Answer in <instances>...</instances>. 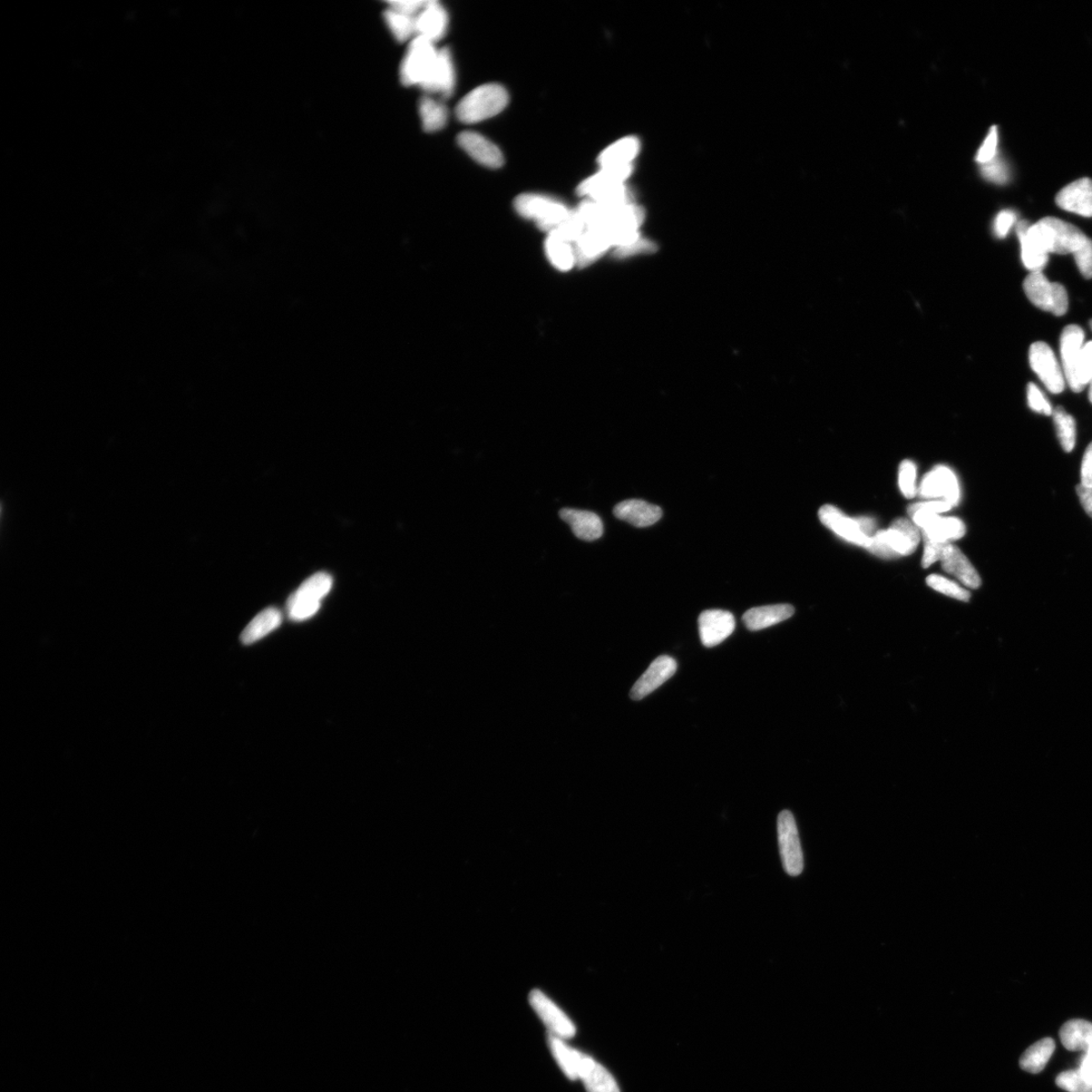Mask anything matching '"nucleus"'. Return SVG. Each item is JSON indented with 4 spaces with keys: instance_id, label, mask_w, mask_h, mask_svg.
Masks as SVG:
<instances>
[{
    "instance_id": "obj_28",
    "label": "nucleus",
    "mask_w": 1092,
    "mask_h": 1092,
    "mask_svg": "<svg viewBox=\"0 0 1092 1092\" xmlns=\"http://www.w3.org/2000/svg\"><path fill=\"white\" fill-rule=\"evenodd\" d=\"M282 621L281 613L277 608L263 610L253 619L241 635L244 645H251L265 638L272 630L277 629Z\"/></svg>"
},
{
    "instance_id": "obj_24",
    "label": "nucleus",
    "mask_w": 1092,
    "mask_h": 1092,
    "mask_svg": "<svg viewBox=\"0 0 1092 1092\" xmlns=\"http://www.w3.org/2000/svg\"><path fill=\"white\" fill-rule=\"evenodd\" d=\"M793 614V606H788V604H778V606L749 609L745 613L743 620L748 630L758 631L792 618Z\"/></svg>"
},
{
    "instance_id": "obj_42",
    "label": "nucleus",
    "mask_w": 1092,
    "mask_h": 1092,
    "mask_svg": "<svg viewBox=\"0 0 1092 1092\" xmlns=\"http://www.w3.org/2000/svg\"><path fill=\"white\" fill-rule=\"evenodd\" d=\"M981 172L984 179L999 184L1007 182L1009 180L1007 165L999 159H994L988 164H984Z\"/></svg>"
},
{
    "instance_id": "obj_20",
    "label": "nucleus",
    "mask_w": 1092,
    "mask_h": 1092,
    "mask_svg": "<svg viewBox=\"0 0 1092 1092\" xmlns=\"http://www.w3.org/2000/svg\"><path fill=\"white\" fill-rule=\"evenodd\" d=\"M455 86V70L452 53L447 48L438 52L434 70L422 89L428 93H438L444 97L453 93Z\"/></svg>"
},
{
    "instance_id": "obj_49",
    "label": "nucleus",
    "mask_w": 1092,
    "mask_h": 1092,
    "mask_svg": "<svg viewBox=\"0 0 1092 1092\" xmlns=\"http://www.w3.org/2000/svg\"><path fill=\"white\" fill-rule=\"evenodd\" d=\"M1077 495L1082 507H1084L1086 512L1092 519V487H1087L1079 485L1077 486Z\"/></svg>"
},
{
    "instance_id": "obj_19",
    "label": "nucleus",
    "mask_w": 1092,
    "mask_h": 1092,
    "mask_svg": "<svg viewBox=\"0 0 1092 1092\" xmlns=\"http://www.w3.org/2000/svg\"><path fill=\"white\" fill-rule=\"evenodd\" d=\"M448 16L444 7L437 2H427L426 5L416 16L417 36L423 37L434 43L440 41L447 31Z\"/></svg>"
},
{
    "instance_id": "obj_40",
    "label": "nucleus",
    "mask_w": 1092,
    "mask_h": 1092,
    "mask_svg": "<svg viewBox=\"0 0 1092 1092\" xmlns=\"http://www.w3.org/2000/svg\"><path fill=\"white\" fill-rule=\"evenodd\" d=\"M999 145V131L998 126H992L986 140L981 145L980 149L977 154V161L980 164H988L996 159Z\"/></svg>"
},
{
    "instance_id": "obj_3",
    "label": "nucleus",
    "mask_w": 1092,
    "mask_h": 1092,
    "mask_svg": "<svg viewBox=\"0 0 1092 1092\" xmlns=\"http://www.w3.org/2000/svg\"><path fill=\"white\" fill-rule=\"evenodd\" d=\"M508 103L509 94L502 85L484 84L458 103L456 116L464 124L480 123L500 114Z\"/></svg>"
},
{
    "instance_id": "obj_5",
    "label": "nucleus",
    "mask_w": 1092,
    "mask_h": 1092,
    "mask_svg": "<svg viewBox=\"0 0 1092 1092\" xmlns=\"http://www.w3.org/2000/svg\"><path fill=\"white\" fill-rule=\"evenodd\" d=\"M819 520L847 542L866 548L875 535L876 522L869 517L851 519L833 505H824L818 511Z\"/></svg>"
},
{
    "instance_id": "obj_15",
    "label": "nucleus",
    "mask_w": 1092,
    "mask_h": 1092,
    "mask_svg": "<svg viewBox=\"0 0 1092 1092\" xmlns=\"http://www.w3.org/2000/svg\"><path fill=\"white\" fill-rule=\"evenodd\" d=\"M1084 343L1085 333L1079 326L1070 325L1063 330L1060 340L1063 373L1074 392L1076 388V367Z\"/></svg>"
},
{
    "instance_id": "obj_7",
    "label": "nucleus",
    "mask_w": 1092,
    "mask_h": 1092,
    "mask_svg": "<svg viewBox=\"0 0 1092 1092\" xmlns=\"http://www.w3.org/2000/svg\"><path fill=\"white\" fill-rule=\"evenodd\" d=\"M1023 289L1036 307L1055 316L1066 314L1068 295L1065 288L1058 282L1049 281L1043 272H1031L1023 281Z\"/></svg>"
},
{
    "instance_id": "obj_44",
    "label": "nucleus",
    "mask_w": 1092,
    "mask_h": 1092,
    "mask_svg": "<svg viewBox=\"0 0 1092 1092\" xmlns=\"http://www.w3.org/2000/svg\"><path fill=\"white\" fill-rule=\"evenodd\" d=\"M1018 216L1015 212L1011 210L1001 211L998 214L996 222H994V233H996V235L999 238L1007 237L1011 227L1015 225Z\"/></svg>"
},
{
    "instance_id": "obj_35",
    "label": "nucleus",
    "mask_w": 1092,
    "mask_h": 1092,
    "mask_svg": "<svg viewBox=\"0 0 1092 1092\" xmlns=\"http://www.w3.org/2000/svg\"><path fill=\"white\" fill-rule=\"evenodd\" d=\"M387 25L399 42L407 41L416 34V16L396 11L391 7L385 13Z\"/></svg>"
},
{
    "instance_id": "obj_51",
    "label": "nucleus",
    "mask_w": 1092,
    "mask_h": 1092,
    "mask_svg": "<svg viewBox=\"0 0 1092 1092\" xmlns=\"http://www.w3.org/2000/svg\"><path fill=\"white\" fill-rule=\"evenodd\" d=\"M1090 384H1091V386H1090V389H1089V399H1090V402L1092 403V380H1091Z\"/></svg>"
},
{
    "instance_id": "obj_52",
    "label": "nucleus",
    "mask_w": 1092,
    "mask_h": 1092,
    "mask_svg": "<svg viewBox=\"0 0 1092 1092\" xmlns=\"http://www.w3.org/2000/svg\"><path fill=\"white\" fill-rule=\"evenodd\" d=\"M1090 327H1091V329H1092V320L1090 321Z\"/></svg>"
},
{
    "instance_id": "obj_8",
    "label": "nucleus",
    "mask_w": 1092,
    "mask_h": 1092,
    "mask_svg": "<svg viewBox=\"0 0 1092 1092\" xmlns=\"http://www.w3.org/2000/svg\"><path fill=\"white\" fill-rule=\"evenodd\" d=\"M778 838L784 870L790 876L801 875L804 868L803 853L795 818L789 811L779 814Z\"/></svg>"
},
{
    "instance_id": "obj_23",
    "label": "nucleus",
    "mask_w": 1092,
    "mask_h": 1092,
    "mask_svg": "<svg viewBox=\"0 0 1092 1092\" xmlns=\"http://www.w3.org/2000/svg\"><path fill=\"white\" fill-rule=\"evenodd\" d=\"M640 148L635 136H628L609 146L599 156L601 169L632 167Z\"/></svg>"
},
{
    "instance_id": "obj_33",
    "label": "nucleus",
    "mask_w": 1092,
    "mask_h": 1092,
    "mask_svg": "<svg viewBox=\"0 0 1092 1092\" xmlns=\"http://www.w3.org/2000/svg\"><path fill=\"white\" fill-rule=\"evenodd\" d=\"M423 128L427 132H437L444 128L448 120L446 107L431 97L425 96L419 105Z\"/></svg>"
},
{
    "instance_id": "obj_45",
    "label": "nucleus",
    "mask_w": 1092,
    "mask_h": 1092,
    "mask_svg": "<svg viewBox=\"0 0 1092 1092\" xmlns=\"http://www.w3.org/2000/svg\"><path fill=\"white\" fill-rule=\"evenodd\" d=\"M951 508H953V507L948 502L942 500H931L928 502H920L911 505L909 507V515L915 512L941 514L944 512H948Z\"/></svg>"
},
{
    "instance_id": "obj_25",
    "label": "nucleus",
    "mask_w": 1092,
    "mask_h": 1092,
    "mask_svg": "<svg viewBox=\"0 0 1092 1092\" xmlns=\"http://www.w3.org/2000/svg\"><path fill=\"white\" fill-rule=\"evenodd\" d=\"M579 1079L588 1092H620L610 1072L586 1054L583 1058Z\"/></svg>"
},
{
    "instance_id": "obj_43",
    "label": "nucleus",
    "mask_w": 1092,
    "mask_h": 1092,
    "mask_svg": "<svg viewBox=\"0 0 1092 1092\" xmlns=\"http://www.w3.org/2000/svg\"><path fill=\"white\" fill-rule=\"evenodd\" d=\"M1074 256L1081 275L1092 278V240L1088 238Z\"/></svg>"
},
{
    "instance_id": "obj_2",
    "label": "nucleus",
    "mask_w": 1092,
    "mask_h": 1092,
    "mask_svg": "<svg viewBox=\"0 0 1092 1092\" xmlns=\"http://www.w3.org/2000/svg\"><path fill=\"white\" fill-rule=\"evenodd\" d=\"M921 541V530L912 521L899 519L886 530L877 531L866 550L881 559H896L913 553Z\"/></svg>"
},
{
    "instance_id": "obj_34",
    "label": "nucleus",
    "mask_w": 1092,
    "mask_h": 1092,
    "mask_svg": "<svg viewBox=\"0 0 1092 1092\" xmlns=\"http://www.w3.org/2000/svg\"><path fill=\"white\" fill-rule=\"evenodd\" d=\"M1057 436L1063 450L1066 453L1074 451L1076 441V425L1074 417L1065 409L1058 407L1053 411Z\"/></svg>"
},
{
    "instance_id": "obj_1",
    "label": "nucleus",
    "mask_w": 1092,
    "mask_h": 1092,
    "mask_svg": "<svg viewBox=\"0 0 1092 1092\" xmlns=\"http://www.w3.org/2000/svg\"><path fill=\"white\" fill-rule=\"evenodd\" d=\"M1026 233L1032 246L1048 256L1049 253L1075 255L1088 239L1077 227L1052 217L1042 219L1033 225L1030 223Z\"/></svg>"
},
{
    "instance_id": "obj_36",
    "label": "nucleus",
    "mask_w": 1092,
    "mask_h": 1092,
    "mask_svg": "<svg viewBox=\"0 0 1092 1092\" xmlns=\"http://www.w3.org/2000/svg\"><path fill=\"white\" fill-rule=\"evenodd\" d=\"M1056 1085L1067 1092H1092V1075L1080 1068L1062 1072L1056 1078Z\"/></svg>"
},
{
    "instance_id": "obj_39",
    "label": "nucleus",
    "mask_w": 1092,
    "mask_h": 1092,
    "mask_svg": "<svg viewBox=\"0 0 1092 1092\" xmlns=\"http://www.w3.org/2000/svg\"><path fill=\"white\" fill-rule=\"evenodd\" d=\"M900 489L905 498L913 499L918 489H916V465L912 461H903L900 466L899 474Z\"/></svg>"
},
{
    "instance_id": "obj_11",
    "label": "nucleus",
    "mask_w": 1092,
    "mask_h": 1092,
    "mask_svg": "<svg viewBox=\"0 0 1092 1092\" xmlns=\"http://www.w3.org/2000/svg\"><path fill=\"white\" fill-rule=\"evenodd\" d=\"M1030 365L1033 372L1053 394L1065 391V373L1053 350L1044 343L1033 344L1030 348Z\"/></svg>"
},
{
    "instance_id": "obj_37",
    "label": "nucleus",
    "mask_w": 1092,
    "mask_h": 1092,
    "mask_svg": "<svg viewBox=\"0 0 1092 1092\" xmlns=\"http://www.w3.org/2000/svg\"><path fill=\"white\" fill-rule=\"evenodd\" d=\"M926 584L932 589L956 600L969 602L971 598V594L968 590L962 588L960 584L954 581L940 576V574H931V576L926 578Z\"/></svg>"
},
{
    "instance_id": "obj_27",
    "label": "nucleus",
    "mask_w": 1092,
    "mask_h": 1092,
    "mask_svg": "<svg viewBox=\"0 0 1092 1092\" xmlns=\"http://www.w3.org/2000/svg\"><path fill=\"white\" fill-rule=\"evenodd\" d=\"M333 578L326 573H318L300 584L299 589L290 595L288 603L307 602L321 603L333 588Z\"/></svg>"
},
{
    "instance_id": "obj_30",
    "label": "nucleus",
    "mask_w": 1092,
    "mask_h": 1092,
    "mask_svg": "<svg viewBox=\"0 0 1092 1092\" xmlns=\"http://www.w3.org/2000/svg\"><path fill=\"white\" fill-rule=\"evenodd\" d=\"M1055 1048V1042L1051 1038L1038 1041L1023 1053L1020 1059L1021 1068L1032 1075L1040 1074L1046 1067Z\"/></svg>"
},
{
    "instance_id": "obj_13",
    "label": "nucleus",
    "mask_w": 1092,
    "mask_h": 1092,
    "mask_svg": "<svg viewBox=\"0 0 1092 1092\" xmlns=\"http://www.w3.org/2000/svg\"><path fill=\"white\" fill-rule=\"evenodd\" d=\"M699 635L702 645L715 648L725 641L736 629V620L728 611L706 610L700 614Z\"/></svg>"
},
{
    "instance_id": "obj_46",
    "label": "nucleus",
    "mask_w": 1092,
    "mask_h": 1092,
    "mask_svg": "<svg viewBox=\"0 0 1092 1092\" xmlns=\"http://www.w3.org/2000/svg\"><path fill=\"white\" fill-rule=\"evenodd\" d=\"M945 544L948 543L924 541V552L922 561L923 568H929L935 562L941 561L942 553Z\"/></svg>"
},
{
    "instance_id": "obj_41",
    "label": "nucleus",
    "mask_w": 1092,
    "mask_h": 1092,
    "mask_svg": "<svg viewBox=\"0 0 1092 1092\" xmlns=\"http://www.w3.org/2000/svg\"><path fill=\"white\" fill-rule=\"evenodd\" d=\"M1028 402L1032 411L1044 414L1046 416L1053 414L1051 404L1035 384L1031 383L1028 386Z\"/></svg>"
},
{
    "instance_id": "obj_47",
    "label": "nucleus",
    "mask_w": 1092,
    "mask_h": 1092,
    "mask_svg": "<svg viewBox=\"0 0 1092 1092\" xmlns=\"http://www.w3.org/2000/svg\"><path fill=\"white\" fill-rule=\"evenodd\" d=\"M426 4L427 2H418V0H413V2H409V0H407V2L389 3L388 6L396 9L398 12L417 16L419 14H420Z\"/></svg>"
},
{
    "instance_id": "obj_10",
    "label": "nucleus",
    "mask_w": 1092,
    "mask_h": 1092,
    "mask_svg": "<svg viewBox=\"0 0 1092 1092\" xmlns=\"http://www.w3.org/2000/svg\"><path fill=\"white\" fill-rule=\"evenodd\" d=\"M919 494L923 499L942 500L952 507L960 501V486L957 476L949 467L939 465L926 474L919 487Z\"/></svg>"
},
{
    "instance_id": "obj_32",
    "label": "nucleus",
    "mask_w": 1092,
    "mask_h": 1092,
    "mask_svg": "<svg viewBox=\"0 0 1092 1092\" xmlns=\"http://www.w3.org/2000/svg\"><path fill=\"white\" fill-rule=\"evenodd\" d=\"M1028 221H1021L1017 226V234L1021 242V260L1023 266L1031 272H1042L1047 266L1049 257L1040 252L1027 237Z\"/></svg>"
},
{
    "instance_id": "obj_38",
    "label": "nucleus",
    "mask_w": 1092,
    "mask_h": 1092,
    "mask_svg": "<svg viewBox=\"0 0 1092 1092\" xmlns=\"http://www.w3.org/2000/svg\"><path fill=\"white\" fill-rule=\"evenodd\" d=\"M1092 380V341L1087 344L1081 350L1077 367H1076V392L1079 393L1085 388L1087 385Z\"/></svg>"
},
{
    "instance_id": "obj_22",
    "label": "nucleus",
    "mask_w": 1092,
    "mask_h": 1092,
    "mask_svg": "<svg viewBox=\"0 0 1092 1092\" xmlns=\"http://www.w3.org/2000/svg\"><path fill=\"white\" fill-rule=\"evenodd\" d=\"M561 519L567 522L574 535L584 541H594L601 538L604 526L600 517L590 511L563 508L560 512Z\"/></svg>"
},
{
    "instance_id": "obj_50",
    "label": "nucleus",
    "mask_w": 1092,
    "mask_h": 1092,
    "mask_svg": "<svg viewBox=\"0 0 1092 1092\" xmlns=\"http://www.w3.org/2000/svg\"><path fill=\"white\" fill-rule=\"evenodd\" d=\"M1079 1068L1092 1075V1039L1085 1056L1081 1058Z\"/></svg>"
},
{
    "instance_id": "obj_31",
    "label": "nucleus",
    "mask_w": 1092,
    "mask_h": 1092,
    "mask_svg": "<svg viewBox=\"0 0 1092 1092\" xmlns=\"http://www.w3.org/2000/svg\"><path fill=\"white\" fill-rule=\"evenodd\" d=\"M545 251L552 265L560 270H570L576 263L573 244L563 240L557 234H550L545 241Z\"/></svg>"
},
{
    "instance_id": "obj_4",
    "label": "nucleus",
    "mask_w": 1092,
    "mask_h": 1092,
    "mask_svg": "<svg viewBox=\"0 0 1092 1092\" xmlns=\"http://www.w3.org/2000/svg\"><path fill=\"white\" fill-rule=\"evenodd\" d=\"M514 206L520 216L534 220L541 230L549 233L562 225L573 212L558 200L536 193L522 194Z\"/></svg>"
},
{
    "instance_id": "obj_14",
    "label": "nucleus",
    "mask_w": 1092,
    "mask_h": 1092,
    "mask_svg": "<svg viewBox=\"0 0 1092 1092\" xmlns=\"http://www.w3.org/2000/svg\"><path fill=\"white\" fill-rule=\"evenodd\" d=\"M677 671V661L669 656L653 661L630 692L633 700H641L664 684Z\"/></svg>"
},
{
    "instance_id": "obj_9",
    "label": "nucleus",
    "mask_w": 1092,
    "mask_h": 1092,
    "mask_svg": "<svg viewBox=\"0 0 1092 1092\" xmlns=\"http://www.w3.org/2000/svg\"><path fill=\"white\" fill-rule=\"evenodd\" d=\"M918 526L923 541L951 543L963 538L966 526L955 517H942L941 514L915 512L910 515Z\"/></svg>"
},
{
    "instance_id": "obj_16",
    "label": "nucleus",
    "mask_w": 1092,
    "mask_h": 1092,
    "mask_svg": "<svg viewBox=\"0 0 1092 1092\" xmlns=\"http://www.w3.org/2000/svg\"><path fill=\"white\" fill-rule=\"evenodd\" d=\"M458 145L477 163L489 169H499L504 164V156L497 146L475 132H464L457 138Z\"/></svg>"
},
{
    "instance_id": "obj_6",
    "label": "nucleus",
    "mask_w": 1092,
    "mask_h": 1092,
    "mask_svg": "<svg viewBox=\"0 0 1092 1092\" xmlns=\"http://www.w3.org/2000/svg\"><path fill=\"white\" fill-rule=\"evenodd\" d=\"M438 52L434 43L417 36L410 44L401 66V81L405 85H420L431 77L437 60Z\"/></svg>"
},
{
    "instance_id": "obj_48",
    "label": "nucleus",
    "mask_w": 1092,
    "mask_h": 1092,
    "mask_svg": "<svg viewBox=\"0 0 1092 1092\" xmlns=\"http://www.w3.org/2000/svg\"><path fill=\"white\" fill-rule=\"evenodd\" d=\"M1080 485L1092 487V442L1087 447L1084 462H1082Z\"/></svg>"
},
{
    "instance_id": "obj_12",
    "label": "nucleus",
    "mask_w": 1092,
    "mask_h": 1092,
    "mask_svg": "<svg viewBox=\"0 0 1092 1092\" xmlns=\"http://www.w3.org/2000/svg\"><path fill=\"white\" fill-rule=\"evenodd\" d=\"M530 1002L551 1035L562 1040L572 1039L576 1035V1027L570 1018L542 991L532 990Z\"/></svg>"
},
{
    "instance_id": "obj_26",
    "label": "nucleus",
    "mask_w": 1092,
    "mask_h": 1092,
    "mask_svg": "<svg viewBox=\"0 0 1092 1092\" xmlns=\"http://www.w3.org/2000/svg\"><path fill=\"white\" fill-rule=\"evenodd\" d=\"M548 1043L551 1054L563 1071L565 1076L571 1080H578L584 1053L574 1050L565 1044L564 1040L549 1032Z\"/></svg>"
},
{
    "instance_id": "obj_29",
    "label": "nucleus",
    "mask_w": 1092,
    "mask_h": 1092,
    "mask_svg": "<svg viewBox=\"0 0 1092 1092\" xmlns=\"http://www.w3.org/2000/svg\"><path fill=\"white\" fill-rule=\"evenodd\" d=\"M1063 1046L1072 1052H1087L1092 1039V1023L1085 1020H1071L1060 1030Z\"/></svg>"
},
{
    "instance_id": "obj_17",
    "label": "nucleus",
    "mask_w": 1092,
    "mask_h": 1092,
    "mask_svg": "<svg viewBox=\"0 0 1092 1092\" xmlns=\"http://www.w3.org/2000/svg\"><path fill=\"white\" fill-rule=\"evenodd\" d=\"M940 562L943 570L957 579L964 586L970 589H978L981 586L978 572L975 570L966 555L957 546L952 543L945 544Z\"/></svg>"
},
{
    "instance_id": "obj_21",
    "label": "nucleus",
    "mask_w": 1092,
    "mask_h": 1092,
    "mask_svg": "<svg viewBox=\"0 0 1092 1092\" xmlns=\"http://www.w3.org/2000/svg\"><path fill=\"white\" fill-rule=\"evenodd\" d=\"M613 513L618 519L639 529L657 523L662 515L659 506L642 500L623 501L616 506Z\"/></svg>"
},
{
    "instance_id": "obj_18",
    "label": "nucleus",
    "mask_w": 1092,
    "mask_h": 1092,
    "mask_svg": "<svg viewBox=\"0 0 1092 1092\" xmlns=\"http://www.w3.org/2000/svg\"><path fill=\"white\" fill-rule=\"evenodd\" d=\"M1058 207L1082 217H1092V180L1085 178L1072 182L1057 194Z\"/></svg>"
}]
</instances>
